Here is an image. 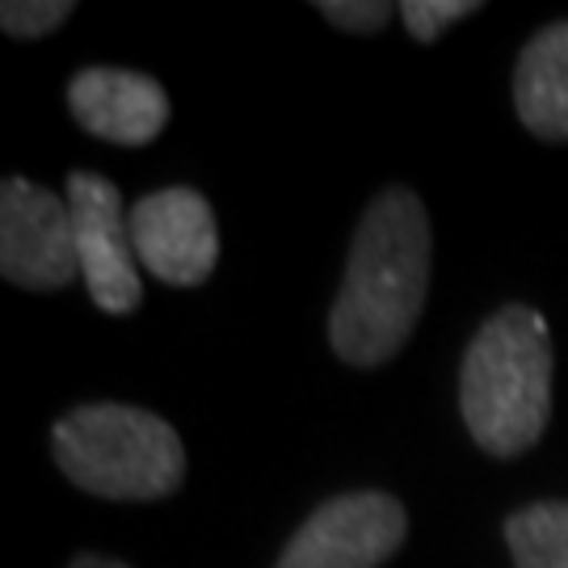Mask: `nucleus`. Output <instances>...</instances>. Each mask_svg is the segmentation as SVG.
<instances>
[{"mask_svg":"<svg viewBox=\"0 0 568 568\" xmlns=\"http://www.w3.org/2000/svg\"><path fill=\"white\" fill-rule=\"evenodd\" d=\"M429 248V215L413 190L387 185L366 203L328 312V342L342 363L379 366L405 349L426 307Z\"/></svg>","mask_w":568,"mask_h":568,"instance_id":"nucleus-1","label":"nucleus"},{"mask_svg":"<svg viewBox=\"0 0 568 568\" xmlns=\"http://www.w3.org/2000/svg\"><path fill=\"white\" fill-rule=\"evenodd\" d=\"M459 405L476 447L509 459L530 450L551 417V333L535 307L493 312L459 371Z\"/></svg>","mask_w":568,"mask_h":568,"instance_id":"nucleus-2","label":"nucleus"},{"mask_svg":"<svg viewBox=\"0 0 568 568\" xmlns=\"http://www.w3.org/2000/svg\"><path fill=\"white\" fill-rule=\"evenodd\" d=\"M51 455L77 488L105 501H161L185 480L178 429L148 408L81 405L51 429Z\"/></svg>","mask_w":568,"mask_h":568,"instance_id":"nucleus-3","label":"nucleus"},{"mask_svg":"<svg viewBox=\"0 0 568 568\" xmlns=\"http://www.w3.org/2000/svg\"><path fill=\"white\" fill-rule=\"evenodd\" d=\"M0 274L26 291H63L81 278L68 199L9 178L0 190Z\"/></svg>","mask_w":568,"mask_h":568,"instance_id":"nucleus-4","label":"nucleus"},{"mask_svg":"<svg viewBox=\"0 0 568 568\" xmlns=\"http://www.w3.org/2000/svg\"><path fill=\"white\" fill-rule=\"evenodd\" d=\"M408 535V514L396 497L363 488L342 493L307 518L274 568H379Z\"/></svg>","mask_w":568,"mask_h":568,"instance_id":"nucleus-5","label":"nucleus"},{"mask_svg":"<svg viewBox=\"0 0 568 568\" xmlns=\"http://www.w3.org/2000/svg\"><path fill=\"white\" fill-rule=\"evenodd\" d=\"M68 206L77 224V257L81 278L102 312L126 316L143 300L140 257L131 241V215L122 211V194L102 173H72L68 178Z\"/></svg>","mask_w":568,"mask_h":568,"instance_id":"nucleus-6","label":"nucleus"},{"mask_svg":"<svg viewBox=\"0 0 568 568\" xmlns=\"http://www.w3.org/2000/svg\"><path fill=\"white\" fill-rule=\"evenodd\" d=\"M131 241L140 270L169 286H199L220 262V227L215 211L199 190L169 185L143 194L131 206Z\"/></svg>","mask_w":568,"mask_h":568,"instance_id":"nucleus-7","label":"nucleus"},{"mask_svg":"<svg viewBox=\"0 0 568 568\" xmlns=\"http://www.w3.org/2000/svg\"><path fill=\"white\" fill-rule=\"evenodd\" d=\"M72 119L89 135L122 148H143L164 131L169 122V93L161 81L126 72V68H84L68 84Z\"/></svg>","mask_w":568,"mask_h":568,"instance_id":"nucleus-8","label":"nucleus"},{"mask_svg":"<svg viewBox=\"0 0 568 568\" xmlns=\"http://www.w3.org/2000/svg\"><path fill=\"white\" fill-rule=\"evenodd\" d=\"M514 110L530 135L568 140V21L544 26L514 68Z\"/></svg>","mask_w":568,"mask_h":568,"instance_id":"nucleus-9","label":"nucleus"},{"mask_svg":"<svg viewBox=\"0 0 568 568\" xmlns=\"http://www.w3.org/2000/svg\"><path fill=\"white\" fill-rule=\"evenodd\" d=\"M506 544L518 568H568V501H535L509 514Z\"/></svg>","mask_w":568,"mask_h":568,"instance_id":"nucleus-10","label":"nucleus"},{"mask_svg":"<svg viewBox=\"0 0 568 568\" xmlns=\"http://www.w3.org/2000/svg\"><path fill=\"white\" fill-rule=\"evenodd\" d=\"M77 13L72 0H4L0 26L13 39H47L51 30H60L63 21Z\"/></svg>","mask_w":568,"mask_h":568,"instance_id":"nucleus-11","label":"nucleus"},{"mask_svg":"<svg viewBox=\"0 0 568 568\" xmlns=\"http://www.w3.org/2000/svg\"><path fill=\"white\" fill-rule=\"evenodd\" d=\"M471 13H480L476 0H405L400 4V21L417 42L443 39L455 21L471 18Z\"/></svg>","mask_w":568,"mask_h":568,"instance_id":"nucleus-12","label":"nucleus"},{"mask_svg":"<svg viewBox=\"0 0 568 568\" xmlns=\"http://www.w3.org/2000/svg\"><path fill=\"white\" fill-rule=\"evenodd\" d=\"M316 9H321V18H325L328 26L349 30V34H375V30H384L387 21L400 13V9L387 4V0H325V4H316Z\"/></svg>","mask_w":568,"mask_h":568,"instance_id":"nucleus-13","label":"nucleus"},{"mask_svg":"<svg viewBox=\"0 0 568 568\" xmlns=\"http://www.w3.org/2000/svg\"><path fill=\"white\" fill-rule=\"evenodd\" d=\"M72 568H131V565H119V560H110V556H93V551H84L72 560Z\"/></svg>","mask_w":568,"mask_h":568,"instance_id":"nucleus-14","label":"nucleus"}]
</instances>
